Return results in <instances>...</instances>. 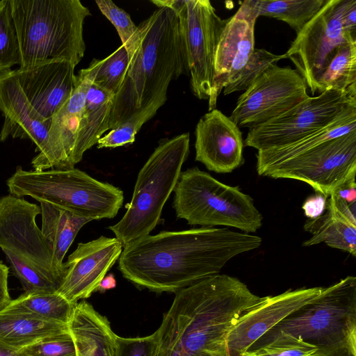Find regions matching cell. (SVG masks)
<instances>
[{
	"mask_svg": "<svg viewBox=\"0 0 356 356\" xmlns=\"http://www.w3.org/2000/svg\"><path fill=\"white\" fill-rule=\"evenodd\" d=\"M261 243L258 236L227 227L164 231L124 247L118 268L137 287L177 293L218 274L231 259Z\"/></svg>",
	"mask_w": 356,
	"mask_h": 356,
	"instance_id": "6da1fadb",
	"label": "cell"
},
{
	"mask_svg": "<svg viewBox=\"0 0 356 356\" xmlns=\"http://www.w3.org/2000/svg\"><path fill=\"white\" fill-rule=\"evenodd\" d=\"M260 298L219 273L179 290L154 332L153 356H226L227 334Z\"/></svg>",
	"mask_w": 356,
	"mask_h": 356,
	"instance_id": "7a4b0ae2",
	"label": "cell"
},
{
	"mask_svg": "<svg viewBox=\"0 0 356 356\" xmlns=\"http://www.w3.org/2000/svg\"><path fill=\"white\" fill-rule=\"evenodd\" d=\"M126 49L129 58L128 70L113 98L109 130L167 96L172 80L183 73L188 75L179 19L168 8H159L140 22Z\"/></svg>",
	"mask_w": 356,
	"mask_h": 356,
	"instance_id": "3957f363",
	"label": "cell"
},
{
	"mask_svg": "<svg viewBox=\"0 0 356 356\" xmlns=\"http://www.w3.org/2000/svg\"><path fill=\"white\" fill-rule=\"evenodd\" d=\"M20 51L19 67L54 60L75 67L86 50L83 29L91 15L79 0H10Z\"/></svg>",
	"mask_w": 356,
	"mask_h": 356,
	"instance_id": "277c9868",
	"label": "cell"
},
{
	"mask_svg": "<svg viewBox=\"0 0 356 356\" xmlns=\"http://www.w3.org/2000/svg\"><path fill=\"white\" fill-rule=\"evenodd\" d=\"M279 331L314 346V356H356V277L323 287L265 334Z\"/></svg>",
	"mask_w": 356,
	"mask_h": 356,
	"instance_id": "5b68a950",
	"label": "cell"
},
{
	"mask_svg": "<svg viewBox=\"0 0 356 356\" xmlns=\"http://www.w3.org/2000/svg\"><path fill=\"white\" fill-rule=\"evenodd\" d=\"M10 195L29 196L92 220L113 218L122 206V191L77 169L25 170L17 166L6 181Z\"/></svg>",
	"mask_w": 356,
	"mask_h": 356,
	"instance_id": "8992f818",
	"label": "cell"
},
{
	"mask_svg": "<svg viewBox=\"0 0 356 356\" xmlns=\"http://www.w3.org/2000/svg\"><path fill=\"white\" fill-rule=\"evenodd\" d=\"M189 144L188 133L161 140L140 170L126 213L108 227L123 248L149 235L157 225L188 158Z\"/></svg>",
	"mask_w": 356,
	"mask_h": 356,
	"instance_id": "52a82bcc",
	"label": "cell"
},
{
	"mask_svg": "<svg viewBox=\"0 0 356 356\" xmlns=\"http://www.w3.org/2000/svg\"><path fill=\"white\" fill-rule=\"evenodd\" d=\"M40 213V206L23 197H0V248L24 292L56 291L63 277L36 224Z\"/></svg>",
	"mask_w": 356,
	"mask_h": 356,
	"instance_id": "ba28073f",
	"label": "cell"
},
{
	"mask_svg": "<svg viewBox=\"0 0 356 356\" xmlns=\"http://www.w3.org/2000/svg\"><path fill=\"white\" fill-rule=\"evenodd\" d=\"M173 192L177 217L191 225L232 227L247 234L262 226L263 216L250 195L197 167L181 172Z\"/></svg>",
	"mask_w": 356,
	"mask_h": 356,
	"instance_id": "9c48e42d",
	"label": "cell"
},
{
	"mask_svg": "<svg viewBox=\"0 0 356 356\" xmlns=\"http://www.w3.org/2000/svg\"><path fill=\"white\" fill-rule=\"evenodd\" d=\"M177 15L193 95L209 100L213 78V61L220 34L227 22L209 0H151Z\"/></svg>",
	"mask_w": 356,
	"mask_h": 356,
	"instance_id": "30bf717a",
	"label": "cell"
},
{
	"mask_svg": "<svg viewBox=\"0 0 356 356\" xmlns=\"http://www.w3.org/2000/svg\"><path fill=\"white\" fill-rule=\"evenodd\" d=\"M355 175L356 130L270 166L261 176L303 181L328 197Z\"/></svg>",
	"mask_w": 356,
	"mask_h": 356,
	"instance_id": "8fae6325",
	"label": "cell"
},
{
	"mask_svg": "<svg viewBox=\"0 0 356 356\" xmlns=\"http://www.w3.org/2000/svg\"><path fill=\"white\" fill-rule=\"evenodd\" d=\"M356 95L345 90H326L309 97L283 114L249 129L244 145L257 151L294 143L321 129L335 119Z\"/></svg>",
	"mask_w": 356,
	"mask_h": 356,
	"instance_id": "7c38bea8",
	"label": "cell"
},
{
	"mask_svg": "<svg viewBox=\"0 0 356 356\" xmlns=\"http://www.w3.org/2000/svg\"><path fill=\"white\" fill-rule=\"evenodd\" d=\"M343 0H327L314 17L296 34L285 53L304 79L307 88L318 92L320 76L337 49L347 42H356L342 26Z\"/></svg>",
	"mask_w": 356,
	"mask_h": 356,
	"instance_id": "4fadbf2b",
	"label": "cell"
},
{
	"mask_svg": "<svg viewBox=\"0 0 356 356\" xmlns=\"http://www.w3.org/2000/svg\"><path fill=\"white\" fill-rule=\"evenodd\" d=\"M307 89L304 79L296 70L273 65L238 97L229 118L239 128H253L308 98Z\"/></svg>",
	"mask_w": 356,
	"mask_h": 356,
	"instance_id": "5bb4252c",
	"label": "cell"
},
{
	"mask_svg": "<svg viewBox=\"0 0 356 356\" xmlns=\"http://www.w3.org/2000/svg\"><path fill=\"white\" fill-rule=\"evenodd\" d=\"M323 287L289 289L277 296L261 297L249 307L226 337V356H242L267 331L285 317L316 298Z\"/></svg>",
	"mask_w": 356,
	"mask_h": 356,
	"instance_id": "9a60e30c",
	"label": "cell"
},
{
	"mask_svg": "<svg viewBox=\"0 0 356 356\" xmlns=\"http://www.w3.org/2000/svg\"><path fill=\"white\" fill-rule=\"evenodd\" d=\"M115 238L101 236L78 244L64 263V275L57 292L72 304L89 298L122 252Z\"/></svg>",
	"mask_w": 356,
	"mask_h": 356,
	"instance_id": "2e32d148",
	"label": "cell"
},
{
	"mask_svg": "<svg viewBox=\"0 0 356 356\" xmlns=\"http://www.w3.org/2000/svg\"><path fill=\"white\" fill-rule=\"evenodd\" d=\"M257 17L246 3H241L220 34L213 61V78L209 111L216 108L222 89L237 79L254 50V26Z\"/></svg>",
	"mask_w": 356,
	"mask_h": 356,
	"instance_id": "e0dca14e",
	"label": "cell"
},
{
	"mask_svg": "<svg viewBox=\"0 0 356 356\" xmlns=\"http://www.w3.org/2000/svg\"><path fill=\"white\" fill-rule=\"evenodd\" d=\"M75 66L67 60H54L13 70L31 107L43 122L69 100L76 86Z\"/></svg>",
	"mask_w": 356,
	"mask_h": 356,
	"instance_id": "ac0fdd59",
	"label": "cell"
},
{
	"mask_svg": "<svg viewBox=\"0 0 356 356\" xmlns=\"http://www.w3.org/2000/svg\"><path fill=\"white\" fill-rule=\"evenodd\" d=\"M195 161L218 173L232 172L244 163L240 128L220 110L205 113L195 128Z\"/></svg>",
	"mask_w": 356,
	"mask_h": 356,
	"instance_id": "d6986e66",
	"label": "cell"
},
{
	"mask_svg": "<svg viewBox=\"0 0 356 356\" xmlns=\"http://www.w3.org/2000/svg\"><path fill=\"white\" fill-rule=\"evenodd\" d=\"M76 76V86L70 98L51 118L44 148L31 161L34 170L74 168L73 154L88 87L85 77L79 74Z\"/></svg>",
	"mask_w": 356,
	"mask_h": 356,
	"instance_id": "ffe728a7",
	"label": "cell"
},
{
	"mask_svg": "<svg viewBox=\"0 0 356 356\" xmlns=\"http://www.w3.org/2000/svg\"><path fill=\"white\" fill-rule=\"evenodd\" d=\"M0 111L4 118L0 141L9 137L29 139L35 152L42 150L51 121L43 122L37 116L11 69L0 72Z\"/></svg>",
	"mask_w": 356,
	"mask_h": 356,
	"instance_id": "44dd1931",
	"label": "cell"
},
{
	"mask_svg": "<svg viewBox=\"0 0 356 356\" xmlns=\"http://www.w3.org/2000/svg\"><path fill=\"white\" fill-rule=\"evenodd\" d=\"M77 356H114L116 334L108 319L86 301L77 302L68 323Z\"/></svg>",
	"mask_w": 356,
	"mask_h": 356,
	"instance_id": "7402d4cb",
	"label": "cell"
},
{
	"mask_svg": "<svg viewBox=\"0 0 356 356\" xmlns=\"http://www.w3.org/2000/svg\"><path fill=\"white\" fill-rule=\"evenodd\" d=\"M356 130V102L348 104L326 126L289 145L257 151L256 169L261 176L270 166Z\"/></svg>",
	"mask_w": 356,
	"mask_h": 356,
	"instance_id": "603a6c76",
	"label": "cell"
},
{
	"mask_svg": "<svg viewBox=\"0 0 356 356\" xmlns=\"http://www.w3.org/2000/svg\"><path fill=\"white\" fill-rule=\"evenodd\" d=\"M86 80L88 87L85 108L73 154L74 165L81 161L85 152L97 144L102 136L109 130L114 98L113 94Z\"/></svg>",
	"mask_w": 356,
	"mask_h": 356,
	"instance_id": "cb8c5ba5",
	"label": "cell"
},
{
	"mask_svg": "<svg viewBox=\"0 0 356 356\" xmlns=\"http://www.w3.org/2000/svg\"><path fill=\"white\" fill-rule=\"evenodd\" d=\"M42 216L41 232L51 250L56 268L64 275L63 259L79 231L88 218L47 202H40Z\"/></svg>",
	"mask_w": 356,
	"mask_h": 356,
	"instance_id": "d4e9b609",
	"label": "cell"
},
{
	"mask_svg": "<svg viewBox=\"0 0 356 356\" xmlns=\"http://www.w3.org/2000/svg\"><path fill=\"white\" fill-rule=\"evenodd\" d=\"M67 331L68 325L31 314L5 309L0 312V341L16 349Z\"/></svg>",
	"mask_w": 356,
	"mask_h": 356,
	"instance_id": "484cf974",
	"label": "cell"
},
{
	"mask_svg": "<svg viewBox=\"0 0 356 356\" xmlns=\"http://www.w3.org/2000/svg\"><path fill=\"white\" fill-rule=\"evenodd\" d=\"M312 236L302 245L311 246L325 243L329 247L356 255V225L335 214L327 205L318 218L309 219L304 225Z\"/></svg>",
	"mask_w": 356,
	"mask_h": 356,
	"instance_id": "4316f807",
	"label": "cell"
},
{
	"mask_svg": "<svg viewBox=\"0 0 356 356\" xmlns=\"http://www.w3.org/2000/svg\"><path fill=\"white\" fill-rule=\"evenodd\" d=\"M327 0H246L258 17L282 20L298 34L319 11Z\"/></svg>",
	"mask_w": 356,
	"mask_h": 356,
	"instance_id": "83f0119b",
	"label": "cell"
},
{
	"mask_svg": "<svg viewBox=\"0 0 356 356\" xmlns=\"http://www.w3.org/2000/svg\"><path fill=\"white\" fill-rule=\"evenodd\" d=\"M76 304L56 291L24 292L4 309L68 325Z\"/></svg>",
	"mask_w": 356,
	"mask_h": 356,
	"instance_id": "f1b7e54d",
	"label": "cell"
},
{
	"mask_svg": "<svg viewBox=\"0 0 356 356\" xmlns=\"http://www.w3.org/2000/svg\"><path fill=\"white\" fill-rule=\"evenodd\" d=\"M318 86L319 94L332 89L356 95V42H347L337 49Z\"/></svg>",
	"mask_w": 356,
	"mask_h": 356,
	"instance_id": "f546056e",
	"label": "cell"
},
{
	"mask_svg": "<svg viewBox=\"0 0 356 356\" xmlns=\"http://www.w3.org/2000/svg\"><path fill=\"white\" fill-rule=\"evenodd\" d=\"M129 61L127 51L122 44L106 58L93 59L89 66L81 70L79 74L115 97L125 79Z\"/></svg>",
	"mask_w": 356,
	"mask_h": 356,
	"instance_id": "4dcf8cb0",
	"label": "cell"
},
{
	"mask_svg": "<svg viewBox=\"0 0 356 356\" xmlns=\"http://www.w3.org/2000/svg\"><path fill=\"white\" fill-rule=\"evenodd\" d=\"M246 352L254 356H314L316 348L279 331L264 334Z\"/></svg>",
	"mask_w": 356,
	"mask_h": 356,
	"instance_id": "1f68e13d",
	"label": "cell"
},
{
	"mask_svg": "<svg viewBox=\"0 0 356 356\" xmlns=\"http://www.w3.org/2000/svg\"><path fill=\"white\" fill-rule=\"evenodd\" d=\"M166 100L167 96H163L145 108L135 112L116 128L102 136L97 141V148H114L133 143L142 126L154 116Z\"/></svg>",
	"mask_w": 356,
	"mask_h": 356,
	"instance_id": "d6a6232c",
	"label": "cell"
},
{
	"mask_svg": "<svg viewBox=\"0 0 356 356\" xmlns=\"http://www.w3.org/2000/svg\"><path fill=\"white\" fill-rule=\"evenodd\" d=\"M20 65V51L10 0L0 1V72Z\"/></svg>",
	"mask_w": 356,
	"mask_h": 356,
	"instance_id": "836d02e7",
	"label": "cell"
},
{
	"mask_svg": "<svg viewBox=\"0 0 356 356\" xmlns=\"http://www.w3.org/2000/svg\"><path fill=\"white\" fill-rule=\"evenodd\" d=\"M284 58H286V54H275L264 49H254L236 81L223 88V94L227 95L246 90L264 72Z\"/></svg>",
	"mask_w": 356,
	"mask_h": 356,
	"instance_id": "e575fe53",
	"label": "cell"
},
{
	"mask_svg": "<svg viewBox=\"0 0 356 356\" xmlns=\"http://www.w3.org/2000/svg\"><path fill=\"white\" fill-rule=\"evenodd\" d=\"M21 350L26 356H77L70 331L47 337Z\"/></svg>",
	"mask_w": 356,
	"mask_h": 356,
	"instance_id": "d590c367",
	"label": "cell"
},
{
	"mask_svg": "<svg viewBox=\"0 0 356 356\" xmlns=\"http://www.w3.org/2000/svg\"><path fill=\"white\" fill-rule=\"evenodd\" d=\"M95 2L101 13L116 29L122 44L127 49L137 30L130 15L111 0H97Z\"/></svg>",
	"mask_w": 356,
	"mask_h": 356,
	"instance_id": "8d00e7d4",
	"label": "cell"
},
{
	"mask_svg": "<svg viewBox=\"0 0 356 356\" xmlns=\"http://www.w3.org/2000/svg\"><path fill=\"white\" fill-rule=\"evenodd\" d=\"M156 334L143 337L124 338L116 336L114 356H153Z\"/></svg>",
	"mask_w": 356,
	"mask_h": 356,
	"instance_id": "74e56055",
	"label": "cell"
},
{
	"mask_svg": "<svg viewBox=\"0 0 356 356\" xmlns=\"http://www.w3.org/2000/svg\"><path fill=\"white\" fill-rule=\"evenodd\" d=\"M327 197L316 193L308 197L302 204L305 216L309 219H315L321 216L325 211Z\"/></svg>",
	"mask_w": 356,
	"mask_h": 356,
	"instance_id": "f35d334b",
	"label": "cell"
},
{
	"mask_svg": "<svg viewBox=\"0 0 356 356\" xmlns=\"http://www.w3.org/2000/svg\"><path fill=\"white\" fill-rule=\"evenodd\" d=\"M341 23L346 33L356 39V0H343Z\"/></svg>",
	"mask_w": 356,
	"mask_h": 356,
	"instance_id": "ab89813d",
	"label": "cell"
},
{
	"mask_svg": "<svg viewBox=\"0 0 356 356\" xmlns=\"http://www.w3.org/2000/svg\"><path fill=\"white\" fill-rule=\"evenodd\" d=\"M8 273L9 268L0 260V312L8 305L12 300L8 287Z\"/></svg>",
	"mask_w": 356,
	"mask_h": 356,
	"instance_id": "60d3db41",
	"label": "cell"
},
{
	"mask_svg": "<svg viewBox=\"0 0 356 356\" xmlns=\"http://www.w3.org/2000/svg\"><path fill=\"white\" fill-rule=\"evenodd\" d=\"M116 286V281L113 274L106 275L99 283L96 291L104 293L107 290L115 288Z\"/></svg>",
	"mask_w": 356,
	"mask_h": 356,
	"instance_id": "b9f144b4",
	"label": "cell"
},
{
	"mask_svg": "<svg viewBox=\"0 0 356 356\" xmlns=\"http://www.w3.org/2000/svg\"><path fill=\"white\" fill-rule=\"evenodd\" d=\"M0 356H26L22 350L12 348L0 341Z\"/></svg>",
	"mask_w": 356,
	"mask_h": 356,
	"instance_id": "7bdbcfd3",
	"label": "cell"
},
{
	"mask_svg": "<svg viewBox=\"0 0 356 356\" xmlns=\"http://www.w3.org/2000/svg\"><path fill=\"white\" fill-rule=\"evenodd\" d=\"M242 356H254L248 352H245Z\"/></svg>",
	"mask_w": 356,
	"mask_h": 356,
	"instance_id": "ee69618b",
	"label": "cell"
}]
</instances>
